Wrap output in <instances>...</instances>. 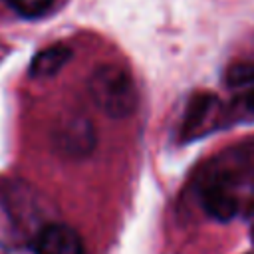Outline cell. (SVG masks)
<instances>
[{"mask_svg": "<svg viewBox=\"0 0 254 254\" xmlns=\"http://www.w3.org/2000/svg\"><path fill=\"white\" fill-rule=\"evenodd\" d=\"M87 93L95 107L111 119L129 117L139 101L131 73L119 65H97L87 79Z\"/></svg>", "mask_w": 254, "mask_h": 254, "instance_id": "cell-1", "label": "cell"}, {"mask_svg": "<svg viewBox=\"0 0 254 254\" xmlns=\"http://www.w3.org/2000/svg\"><path fill=\"white\" fill-rule=\"evenodd\" d=\"M54 147L67 157H85L95 147V131L85 117H65L52 131Z\"/></svg>", "mask_w": 254, "mask_h": 254, "instance_id": "cell-2", "label": "cell"}, {"mask_svg": "<svg viewBox=\"0 0 254 254\" xmlns=\"http://www.w3.org/2000/svg\"><path fill=\"white\" fill-rule=\"evenodd\" d=\"M32 250L34 254H83V240L75 228L50 222L36 232Z\"/></svg>", "mask_w": 254, "mask_h": 254, "instance_id": "cell-3", "label": "cell"}, {"mask_svg": "<svg viewBox=\"0 0 254 254\" xmlns=\"http://www.w3.org/2000/svg\"><path fill=\"white\" fill-rule=\"evenodd\" d=\"M200 204L208 216H212L220 222L234 218V214L238 210L236 196L226 187H222L218 183H212L200 190Z\"/></svg>", "mask_w": 254, "mask_h": 254, "instance_id": "cell-4", "label": "cell"}, {"mask_svg": "<svg viewBox=\"0 0 254 254\" xmlns=\"http://www.w3.org/2000/svg\"><path fill=\"white\" fill-rule=\"evenodd\" d=\"M71 60V50L65 44H54L44 50H40L32 64H30V75L32 77H50L56 75L67 62Z\"/></svg>", "mask_w": 254, "mask_h": 254, "instance_id": "cell-5", "label": "cell"}, {"mask_svg": "<svg viewBox=\"0 0 254 254\" xmlns=\"http://www.w3.org/2000/svg\"><path fill=\"white\" fill-rule=\"evenodd\" d=\"M214 105H216V97H214V95H210V93H198V95H194V97L189 101L187 111H185L183 135H185V137L196 135V133L204 127V123H206V119L210 117Z\"/></svg>", "mask_w": 254, "mask_h": 254, "instance_id": "cell-6", "label": "cell"}, {"mask_svg": "<svg viewBox=\"0 0 254 254\" xmlns=\"http://www.w3.org/2000/svg\"><path fill=\"white\" fill-rule=\"evenodd\" d=\"M226 83L230 87H248L254 85V62H240L228 67Z\"/></svg>", "mask_w": 254, "mask_h": 254, "instance_id": "cell-7", "label": "cell"}, {"mask_svg": "<svg viewBox=\"0 0 254 254\" xmlns=\"http://www.w3.org/2000/svg\"><path fill=\"white\" fill-rule=\"evenodd\" d=\"M16 14L24 18H38L50 10L54 0H4Z\"/></svg>", "mask_w": 254, "mask_h": 254, "instance_id": "cell-8", "label": "cell"}, {"mask_svg": "<svg viewBox=\"0 0 254 254\" xmlns=\"http://www.w3.org/2000/svg\"><path fill=\"white\" fill-rule=\"evenodd\" d=\"M246 107H248V109L254 113V89H252V91L246 95Z\"/></svg>", "mask_w": 254, "mask_h": 254, "instance_id": "cell-9", "label": "cell"}, {"mask_svg": "<svg viewBox=\"0 0 254 254\" xmlns=\"http://www.w3.org/2000/svg\"><path fill=\"white\" fill-rule=\"evenodd\" d=\"M252 238H254V232H252Z\"/></svg>", "mask_w": 254, "mask_h": 254, "instance_id": "cell-10", "label": "cell"}]
</instances>
